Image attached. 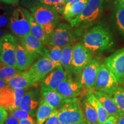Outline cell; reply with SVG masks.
Masks as SVG:
<instances>
[{
	"instance_id": "6da1fadb",
	"label": "cell",
	"mask_w": 124,
	"mask_h": 124,
	"mask_svg": "<svg viewBox=\"0 0 124 124\" xmlns=\"http://www.w3.org/2000/svg\"><path fill=\"white\" fill-rule=\"evenodd\" d=\"M82 44L92 52H102L110 48L113 41L108 29L102 25H97L85 34Z\"/></svg>"
},
{
	"instance_id": "7a4b0ae2",
	"label": "cell",
	"mask_w": 124,
	"mask_h": 124,
	"mask_svg": "<svg viewBox=\"0 0 124 124\" xmlns=\"http://www.w3.org/2000/svg\"><path fill=\"white\" fill-rule=\"evenodd\" d=\"M57 111L60 124H71L85 120L81 103L77 98L65 99Z\"/></svg>"
},
{
	"instance_id": "3957f363",
	"label": "cell",
	"mask_w": 124,
	"mask_h": 124,
	"mask_svg": "<svg viewBox=\"0 0 124 124\" xmlns=\"http://www.w3.org/2000/svg\"><path fill=\"white\" fill-rule=\"evenodd\" d=\"M31 15L27 9L23 7L17 8L12 12L9 27L12 33L18 39L31 33L29 23Z\"/></svg>"
},
{
	"instance_id": "277c9868",
	"label": "cell",
	"mask_w": 124,
	"mask_h": 124,
	"mask_svg": "<svg viewBox=\"0 0 124 124\" xmlns=\"http://www.w3.org/2000/svg\"><path fill=\"white\" fill-rule=\"evenodd\" d=\"M105 0H88L82 13L69 21L71 27H79L91 24L100 17Z\"/></svg>"
},
{
	"instance_id": "5b68a950",
	"label": "cell",
	"mask_w": 124,
	"mask_h": 124,
	"mask_svg": "<svg viewBox=\"0 0 124 124\" xmlns=\"http://www.w3.org/2000/svg\"><path fill=\"white\" fill-rule=\"evenodd\" d=\"M119 84L112 71L105 63L101 64L94 85L96 90L103 91L111 96L113 91L119 86Z\"/></svg>"
},
{
	"instance_id": "8992f818",
	"label": "cell",
	"mask_w": 124,
	"mask_h": 124,
	"mask_svg": "<svg viewBox=\"0 0 124 124\" xmlns=\"http://www.w3.org/2000/svg\"><path fill=\"white\" fill-rule=\"evenodd\" d=\"M72 28L66 23H60L48 36L45 45L48 46H59L62 48L72 45L74 39Z\"/></svg>"
},
{
	"instance_id": "52a82bcc",
	"label": "cell",
	"mask_w": 124,
	"mask_h": 124,
	"mask_svg": "<svg viewBox=\"0 0 124 124\" xmlns=\"http://www.w3.org/2000/svg\"><path fill=\"white\" fill-rule=\"evenodd\" d=\"M17 43L18 39L10 33L0 39V61L17 68L16 53Z\"/></svg>"
},
{
	"instance_id": "ba28073f",
	"label": "cell",
	"mask_w": 124,
	"mask_h": 124,
	"mask_svg": "<svg viewBox=\"0 0 124 124\" xmlns=\"http://www.w3.org/2000/svg\"><path fill=\"white\" fill-rule=\"evenodd\" d=\"M55 64L47 57H42L33 63L25 74L35 85L56 67Z\"/></svg>"
},
{
	"instance_id": "9c48e42d",
	"label": "cell",
	"mask_w": 124,
	"mask_h": 124,
	"mask_svg": "<svg viewBox=\"0 0 124 124\" xmlns=\"http://www.w3.org/2000/svg\"><path fill=\"white\" fill-rule=\"evenodd\" d=\"M29 9L34 19L41 26L47 24L57 25L59 21V14L54 6L40 4Z\"/></svg>"
},
{
	"instance_id": "30bf717a",
	"label": "cell",
	"mask_w": 124,
	"mask_h": 124,
	"mask_svg": "<svg viewBox=\"0 0 124 124\" xmlns=\"http://www.w3.org/2000/svg\"><path fill=\"white\" fill-rule=\"evenodd\" d=\"M92 52L83 44H77L72 47V72L79 75L87 63L92 59Z\"/></svg>"
},
{
	"instance_id": "8fae6325",
	"label": "cell",
	"mask_w": 124,
	"mask_h": 124,
	"mask_svg": "<svg viewBox=\"0 0 124 124\" xmlns=\"http://www.w3.org/2000/svg\"><path fill=\"white\" fill-rule=\"evenodd\" d=\"M101 65L100 60L98 58L92 59L80 74L79 83L83 87L88 89H92L95 85L96 78Z\"/></svg>"
},
{
	"instance_id": "7c38bea8",
	"label": "cell",
	"mask_w": 124,
	"mask_h": 124,
	"mask_svg": "<svg viewBox=\"0 0 124 124\" xmlns=\"http://www.w3.org/2000/svg\"><path fill=\"white\" fill-rule=\"evenodd\" d=\"M104 63L114 74L118 83H122L124 79V48L105 58Z\"/></svg>"
},
{
	"instance_id": "4fadbf2b",
	"label": "cell",
	"mask_w": 124,
	"mask_h": 124,
	"mask_svg": "<svg viewBox=\"0 0 124 124\" xmlns=\"http://www.w3.org/2000/svg\"><path fill=\"white\" fill-rule=\"evenodd\" d=\"M27 90L9 86L0 94V105L6 107L8 111L19 108L20 101Z\"/></svg>"
},
{
	"instance_id": "5bb4252c",
	"label": "cell",
	"mask_w": 124,
	"mask_h": 124,
	"mask_svg": "<svg viewBox=\"0 0 124 124\" xmlns=\"http://www.w3.org/2000/svg\"><path fill=\"white\" fill-rule=\"evenodd\" d=\"M67 78V74L62 66H56L41 82L40 92L56 90L59 85Z\"/></svg>"
},
{
	"instance_id": "9a60e30c",
	"label": "cell",
	"mask_w": 124,
	"mask_h": 124,
	"mask_svg": "<svg viewBox=\"0 0 124 124\" xmlns=\"http://www.w3.org/2000/svg\"><path fill=\"white\" fill-rule=\"evenodd\" d=\"M18 39L24 48L30 53L41 55L43 57H47L48 49L41 40L34 36L31 33L21 38H18Z\"/></svg>"
},
{
	"instance_id": "2e32d148",
	"label": "cell",
	"mask_w": 124,
	"mask_h": 124,
	"mask_svg": "<svg viewBox=\"0 0 124 124\" xmlns=\"http://www.w3.org/2000/svg\"><path fill=\"white\" fill-rule=\"evenodd\" d=\"M40 100L41 98L37 90L26 91L20 101L19 108L27 111L33 118L36 114Z\"/></svg>"
},
{
	"instance_id": "e0dca14e",
	"label": "cell",
	"mask_w": 124,
	"mask_h": 124,
	"mask_svg": "<svg viewBox=\"0 0 124 124\" xmlns=\"http://www.w3.org/2000/svg\"><path fill=\"white\" fill-rule=\"evenodd\" d=\"M38 56L39 55L30 53L27 49H25L18 39L16 58L17 68L20 71H25L29 69Z\"/></svg>"
},
{
	"instance_id": "ac0fdd59",
	"label": "cell",
	"mask_w": 124,
	"mask_h": 124,
	"mask_svg": "<svg viewBox=\"0 0 124 124\" xmlns=\"http://www.w3.org/2000/svg\"><path fill=\"white\" fill-rule=\"evenodd\" d=\"M82 87L79 82L74 81L72 78H67L59 85L56 91L64 99L73 98L80 94Z\"/></svg>"
},
{
	"instance_id": "d6986e66",
	"label": "cell",
	"mask_w": 124,
	"mask_h": 124,
	"mask_svg": "<svg viewBox=\"0 0 124 124\" xmlns=\"http://www.w3.org/2000/svg\"><path fill=\"white\" fill-rule=\"evenodd\" d=\"M92 92L94 93L98 100L100 101L110 116L116 118L121 116L117 105L111 96L103 91L96 90L93 91Z\"/></svg>"
},
{
	"instance_id": "ffe728a7",
	"label": "cell",
	"mask_w": 124,
	"mask_h": 124,
	"mask_svg": "<svg viewBox=\"0 0 124 124\" xmlns=\"http://www.w3.org/2000/svg\"><path fill=\"white\" fill-rule=\"evenodd\" d=\"M88 0H79L72 5H66L63 16L67 21H71L82 13Z\"/></svg>"
},
{
	"instance_id": "44dd1931",
	"label": "cell",
	"mask_w": 124,
	"mask_h": 124,
	"mask_svg": "<svg viewBox=\"0 0 124 124\" xmlns=\"http://www.w3.org/2000/svg\"><path fill=\"white\" fill-rule=\"evenodd\" d=\"M72 45H70L63 48L60 59V64L67 74L68 78H72V74H73L72 66Z\"/></svg>"
},
{
	"instance_id": "7402d4cb",
	"label": "cell",
	"mask_w": 124,
	"mask_h": 124,
	"mask_svg": "<svg viewBox=\"0 0 124 124\" xmlns=\"http://www.w3.org/2000/svg\"><path fill=\"white\" fill-rule=\"evenodd\" d=\"M8 83L10 87L17 89H28L31 87L35 86L32 80L25 74V72L21 71L8 81Z\"/></svg>"
},
{
	"instance_id": "603a6c76",
	"label": "cell",
	"mask_w": 124,
	"mask_h": 124,
	"mask_svg": "<svg viewBox=\"0 0 124 124\" xmlns=\"http://www.w3.org/2000/svg\"><path fill=\"white\" fill-rule=\"evenodd\" d=\"M86 98L87 99L88 101L92 105V106L94 107L97 111L98 117L99 124H102L106 121L107 119L109 117L110 115L104 107L103 106V105L101 104L100 101L95 97L94 93L93 92H90L87 95Z\"/></svg>"
},
{
	"instance_id": "cb8c5ba5",
	"label": "cell",
	"mask_w": 124,
	"mask_h": 124,
	"mask_svg": "<svg viewBox=\"0 0 124 124\" xmlns=\"http://www.w3.org/2000/svg\"><path fill=\"white\" fill-rule=\"evenodd\" d=\"M41 98L50 105L52 108L57 110L62 104L64 97L56 90H48L40 92Z\"/></svg>"
},
{
	"instance_id": "d4e9b609",
	"label": "cell",
	"mask_w": 124,
	"mask_h": 124,
	"mask_svg": "<svg viewBox=\"0 0 124 124\" xmlns=\"http://www.w3.org/2000/svg\"><path fill=\"white\" fill-rule=\"evenodd\" d=\"M55 110L41 98L39 106L38 107L36 114V124H44L46 119Z\"/></svg>"
},
{
	"instance_id": "484cf974",
	"label": "cell",
	"mask_w": 124,
	"mask_h": 124,
	"mask_svg": "<svg viewBox=\"0 0 124 124\" xmlns=\"http://www.w3.org/2000/svg\"><path fill=\"white\" fill-rule=\"evenodd\" d=\"M82 108L87 122L88 124H99L98 117L95 109L87 99L85 98L82 101Z\"/></svg>"
},
{
	"instance_id": "4316f807",
	"label": "cell",
	"mask_w": 124,
	"mask_h": 124,
	"mask_svg": "<svg viewBox=\"0 0 124 124\" xmlns=\"http://www.w3.org/2000/svg\"><path fill=\"white\" fill-rule=\"evenodd\" d=\"M29 23L31 27V33L38 39L41 40L44 45L46 44L48 36L43 31L42 27L36 22L32 15H31L29 17Z\"/></svg>"
},
{
	"instance_id": "83f0119b",
	"label": "cell",
	"mask_w": 124,
	"mask_h": 124,
	"mask_svg": "<svg viewBox=\"0 0 124 124\" xmlns=\"http://www.w3.org/2000/svg\"><path fill=\"white\" fill-rule=\"evenodd\" d=\"M20 71L17 68L0 61V78L8 82Z\"/></svg>"
},
{
	"instance_id": "f1b7e54d",
	"label": "cell",
	"mask_w": 124,
	"mask_h": 124,
	"mask_svg": "<svg viewBox=\"0 0 124 124\" xmlns=\"http://www.w3.org/2000/svg\"><path fill=\"white\" fill-rule=\"evenodd\" d=\"M13 11V7L10 5L4 3L0 6V28H5L9 25Z\"/></svg>"
},
{
	"instance_id": "f546056e",
	"label": "cell",
	"mask_w": 124,
	"mask_h": 124,
	"mask_svg": "<svg viewBox=\"0 0 124 124\" xmlns=\"http://www.w3.org/2000/svg\"><path fill=\"white\" fill-rule=\"evenodd\" d=\"M111 97L115 101L121 116L124 115V89L118 86L113 91Z\"/></svg>"
},
{
	"instance_id": "4dcf8cb0",
	"label": "cell",
	"mask_w": 124,
	"mask_h": 124,
	"mask_svg": "<svg viewBox=\"0 0 124 124\" xmlns=\"http://www.w3.org/2000/svg\"><path fill=\"white\" fill-rule=\"evenodd\" d=\"M48 53L47 58L52 60L56 66H61L60 59L62 52V48L59 46H49Z\"/></svg>"
},
{
	"instance_id": "1f68e13d",
	"label": "cell",
	"mask_w": 124,
	"mask_h": 124,
	"mask_svg": "<svg viewBox=\"0 0 124 124\" xmlns=\"http://www.w3.org/2000/svg\"><path fill=\"white\" fill-rule=\"evenodd\" d=\"M9 114L13 116L18 121L23 120H33V118L31 116L27 111L21 108H18L16 109L8 111Z\"/></svg>"
},
{
	"instance_id": "d6a6232c",
	"label": "cell",
	"mask_w": 124,
	"mask_h": 124,
	"mask_svg": "<svg viewBox=\"0 0 124 124\" xmlns=\"http://www.w3.org/2000/svg\"><path fill=\"white\" fill-rule=\"evenodd\" d=\"M116 22L120 31L124 35V7H118L116 11Z\"/></svg>"
},
{
	"instance_id": "836d02e7",
	"label": "cell",
	"mask_w": 124,
	"mask_h": 124,
	"mask_svg": "<svg viewBox=\"0 0 124 124\" xmlns=\"http://www.w3.org/2000/svg\"><path fill=\"white\" fill-rule=\"evenodd\" d=\"M41 4V0H21L20 5L25 8L30 9Z\"/></svg>"
},
{
	"instance_id": "e575fe53",
	"label": "cell",
	"mask_w": 124,
	"mask_h": 124,
	"mask_svg": "<svg viewBox=\"0 0 124 124\" xmlns=\"http://www.w3.org/2000/svg\"><path fill=\"white\" fill-rule=\"evenodd\" d=\"M44 124H60L58 116V111L55 110L46 119Z\"/></svg>"
},
{
	"instance_id": "d590c367",
	"label": "cell",
	"mask_w": 124,
	"mask_h": 124,
	"mask_svg": "<svg viewBox=\"0 0 124 124\" xmlns=\"http://www.w3.org/2000/svg\"><path fill=\"white\" fill-rule=\"evenodd\" d=\"M9 116L8 108L4 106L0 105V124H4Z\"/></svg>"
},
{
	"instance_id": "8d00e7d4",
	"label": "cell",
	"mask_w": 124,
	"mask_h": 124,
	"mask_svg": "<svg viewBox=\"0 0 124 124\" xmlns=\"http://www.w3.org/2000/svg\"><path fill=\"white\" fill-rule=\"evenodd\" d=\"M56 26V25L54 24H47L44 25H42L41 27H42L43 31H44L45 34L47 36H48L55 30Z\"/></svg>"
},
{
	"instance_id": "74e56055",
	"label": "cell",
	"mask_w": 124,
	"mask_h": 124,
	"mask_svg": "<svg viewBox=\"0 0 124 124\" xmlns=\"http://www.w3.org/2000/svg\"><path fill=\"white\" fill-rule=\"evenodd\" d=\"M54 7L55 8L56 10H57V12H58L59 14L63 15V13H64V12L65 7H66V3L59 2L57 3L55 6H54Z\"/></svg>"
},
{
	"instance_id": "f35d334b",
	"label": "cell",
	"mask_w": 124,
	"mask_h": 124,
	"mask_svg": "<svg viewBox=\"0 0 124 124\" xmlns=\"http://www.w3.org/2000/svg\"><path fill=\"white\" fill-rule=\"evenodd\" d=\"M4 124H19V121L14 117L13 116L9 114L8 117Z\"/></svg>"
},
{
	"instance_id": "ab89813d",
	"label": "cell",
	"mask_w": 124,
	"mask_h": 124,
	"mask_svg": "<svg viewBox=\"0 0 124 124\" xmlns=\"http://www.w3.org/2000/svg\"><path fill=\"white\" fill-rule=\"evenodd\" d=\"M9 86L7 81L0 78V94H2Z\"/></svg>"
},
{
	"instance_id": "60d3db41",
	"label": "cell",
	"mask_w": 124,
	"mask_h": 124,
	"mask_svg": "<svg viewBox=\"0 0 124 124\" xmlns=\"http://www.w3.org/2000/svg\"><path fill=\"white\" fill-rule=\"evenodd\" d=\"M58 2V0H41V4L50 6H55Z\"/></svg>"
},
{
	"instance_id": "b9f144b4",
	"label": "cell",
	"mask_w": 124,
	"mask_h": 124,
	"mask_svg": "<svg viewBox=\"0 0 124 124\" xmlns=\"http://www.w3.org/2000/svg\"><path fill=\"white\" fill-rule=\"evenodd\" d=\"M116 124V117L113 116H109L105 122L102 124Z\"/></svg>"
},
{
	"instance_id": "7bdbcfd3",
	"label": "cell",
	"mask_w": 124,
	"mask_h": 124,
	"mask_svg": "<svg viewBox=\"0 0 124 124\" xmlns=\"http://www.w3.org/2000/svg\"><path fill=\"white\" fill-rule=\"evenodd\" d=\"M20 0H2V1L5 4L9 5H15L18 4Z\"/></svg>"
},
{
	"instance_id": "ee69618b",
	"label": "cell",
	"mask_w": 124,
	"mask_h": 124,
	"mask_svg": "<svg viewBox=\"0 0 124 124\" xmlns=\"http://www.w3.org/2000/svg\"><path fill=\"white\" fill-rule=\"evenodd\" d=\"M19 124H35L34 120H23L19 121Z\"/></svg>"
},
{
	"instance_id": "f6af8a7d",
	"label": "cell",
	"mask_w": 124,
	"mask_h": 124,
	"mask_svg": "<svg viewBox=\"0 0 124 124\" xmlns=\"http://www.w3.org/2000/svg\"><path fill=\"white\" fill-rule=\"evenodd\" d=\"M116 124H124V115L120 116L116 118Z\"/></svg>"
},
{
	"instance_id": "bcb514c9",
	"label": "cell",
	"mask_w": 124,
	"mask_h": 124,
	"mask_svg": "<svg viewBox=\"0 0 124 124\" xmlns=\"http://www.w3.org/2000/svg\"><path fill=\"white\" fill-rule=\"evenodd\" d=\"M9 33L7 29H5V28H0V39L4 36V35Z\"/></svg>"
},
{
	"instance_id": "7dc6e473",
	"label": "cell",
	"mask_w": 124,
	"mask_h": 124,
	"mask_svg": "<svg viewBox=\"0 0 124 124\" xmlns=\"http://www.w3.org/2000/svg\"><path fill=\"white\" fill-rule=\"evenodd\" d=\"M79 1V0H67V1H66V5H72V4H73L74 3L77 2V1Z\"/></svg>"
},
{
	"instance_id": "c3c4849f",
	"label": "cell",
	"mask_w": 124,
	"mask_h": 124,
	"mask_svg": "<svg viewBox=\"0 0 124 124\" xmlns=\"http://www.w3.org/2000/svg\"><path fill=\"white\" fill-rule=\"evenodd\" d=\"M118 6L124 7V0H118Z\"/></svg>"
},
{
	"instance_id": "681fc988",
	"label": "cell",
	"mask_w": 124,
	"mask_h": 124,
	"mask_svg": "<svg viewBox=\"0 0 124 124\" xmlns=\"http://www.w3.org/2000/svg\"><path fill=\"white\" fill-rule=\"evenodd\" d=\"M86 121V119L84 120H82V121H80L77 122H74V123L71 124H85V122Z\"/></svg>"
},
{
	"instance_id": "f907efd6",
	"label": "cell",
	"mask_w": 124,
	"mask_h": 124,
	"mask_svg": "<svg viewBox=\"0 0 124 124\" xmlns=\"http://www.w3.org/2000/svg\"><path fill=\"white\" fill-rule=\"evenodd\" d=\"M4 4V3L2 2V0H0V6H1V5H3Z\"/></svg>"
},
{
	"instance_id": "816d5d0a",
	"label": "cell",
	"mask_w": 124,
	"mask_h": 124,
	"mask_svg": "<svg viewBox=\"0 0 124 124\" xmlns=\"http://www.w3.org/2000/svg\"><path fill=\"white\" fill-rule=\"evenodd\" d=\"M59 2H65L66 0H58Z\"/></svg>"
},
{
	"instance_id": "f5cc1de1",
	"label": "cell",
	"mask_w": 124,
	"mask_h": 124,
	"mask_svg": "<svg viewBox=\"0 0 124 124\" xmlns=\"http://www.w3.org/2000/svg\"><path fill=\"white\" fill-rule=\"evenodd\" d=\"M121 84H122V86H123L124 87V80H122V82Z\"/></svg>"
},
{
	"instance_id": "db71d44e",
	"label": "cell",
	"mask_w": 124,
	"mask_h": 124,
	"mask_svg": "<svg viewBox=\"0 0 124 124\" xmlns=\"http://www.w3.org/2000/svg\"><path fill=\"white\" fill-rule=\"evenodd\" d=\"M85 124H88L87 122V121H86H86H85Z\"/></svg>"
},
{
	"instance_id": "11a10c76",
	"label": "cell",
	"mask_w": 124,
	"mask_h": 124,
	"mask_svg": "<svg viewBox=\"0 0 124 124\" xmlns=\"http://www.w3.org/2000/svg\"><path fill=\"white\" fill-rule=\"evenodd\" d=\"M67 1V0H66V1H65V3L66 2V1Z\"/></svg>"
},
{
	"instance_id": "9f6ffc18",
	"label": "cell",
	"mask_w": 124,
	"mask_h": 124,
	"mask_svg": "<svg viewBox=\"0 0 124 124\" xmlns=\"http://www.w3.org/2000/svg\"></svg>"
}]
</instances>
